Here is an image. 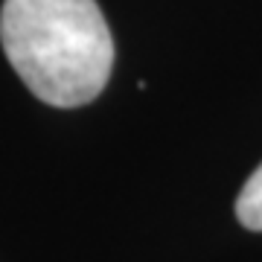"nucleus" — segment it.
I'll list each match as a JSON object with an SVG mask.
<instances>
[{
  "label": "nucleus",
  "instance_id": "obj_1",
  "mask_svg": "<svg viewBox=\"0 0 262 262\" xmlns=\"http://www.w3.org/2000/svg\"><path fill=\"white\" fill-rule=\"evenodd\" d=\"M0 44L20 82L53 108L94 102L111 79L114 38L96 0H3Z\"/></svg>",
  "mask_w": 262,
  "mask_h": 262
},
{
  "label": "nucleus",
  "instance_id": "obj_2",
  "mask_svg": "<svg viewBox=\"0 0 262 262\" xmlns=\"http://www.w3.org/2000/svg\"><path fill=\"white\" fill-rule=\"evenodd\" d=\"M236 219L248 230L262 233V163L256 166V172L251 178L245 181L242 192L236 198Z\"/></svg>",
  "mask_w": 262,
  "mask_h": 262
}]
</instances>
